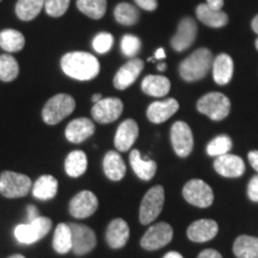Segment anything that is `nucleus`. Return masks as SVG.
I'll return each instance as SVG.
<instances>
[{
    "label": "nucleus",
    "instance_id": "obj_15",
    "mask_svg": "<svg viewBox=\"0 0 258 258\" xmlns=\"http://www.w3.org/2000/svg\"><path fill=\"white\" fill-rule=\"evenodd\" d=\"M214 169L219 175L227 178H237L245 172V163L240 157L234 154H224L217 157L214 161Z\"/></svg>",
    "mask_w": 258,
    "mask_h": 258
},
{
    "label": "nucleus",
    "instance_id": "obj_40",
    "mask_svg": "<svg viewBox=\"0 0 258 258\" xmlns=\"http://www.w3.org/2000/svg\"><path fill=\"white\" fill-rule=\"evenodd\" d=\"M247 196L252 202H258V175L253 176L247 185Z\"/></svg>",
    "mask_w": 258,
    "mask_h": 258
},
{
    "label": "nucleus",
    "instance_id": "obj_39",
    "mask_svg": "<svg viewBox=\"0 0 258 258\" xmlns=\"http://www.w3.org/2000/svg\"><path fill=\"white\" fill-rule=\"evenodd\" d=\"M114 44V37L109 32H101L93 38L92 47L98 54H105L111 49Z\"/></svg>",
    "mask_w": 258,
    "mask_h": 258
},
{
    "label": "nucleus",
    "instance_id": "obj_32",
    "mask_svg": "<svg viewBox=\"0 0 258 258\" xmlns=\"http://www.w3.org/2000/svg\"><path fill=\"white\" fill-rule=\"evenodd\" d=\"M53 247L57 253H67L72 250V232L70 225L59 224L54 232Z\"/></svg>",
    "mask_w": 258,
    "mask_h": 258
},
{
    "label": "nucleus",
    "instance_id": "obj_4",
    "mask_svg": "<svg viewBox=\"0 0 258 258\" xmlns=\"http://www.w3.org/2000/svg\"><path fill=\"white\" fill-rule=\"evenodd\" d=\"M198 110L213 121H221L231 110V102L224 93L211 92L199 99Z\"/></svg>",
    "mask_w": 258,
    "mask_h": 258
},
{
    "label": "nucleus",
    "instance_id": "obj_46",
    "mask_svg": "<svg viewBox=\"0 0 258 258\" xmlns=\"http://www.w3.org/2000/svg\"><path fill=\"white\" fill-rule=\"evenodd\" d=\"M165 57H166L165 50H164L163 48H159V49H157V51H156V59L163 60V59H165Z\"/></svg>",
    "mask_w": 258,
    "mask_h": 258
},
{
    "label": "nucleus",
    "instance_id": "obj_25",
    "mask_svg": "<svg viewBox=\"0 0 258 258\" xmlns=\"http://www.w3.org/2000/svg\"><path fill=\"white\" fill-rule=\"evenodd\" d=\"M196 16L203 24L211 28H222L228 23V16L224 11L212 9L207 4H200L198 6Z\"/></svg>",
    "mask_w": 258,
    "mask_h": 258
},
{
    "label": "nucleus",
    "instance_id": "obj_35",
    "mask_svg": "<svg viewBox=\"0 0 258 258\" xmlns=\"http://www.w3.org/2000/svg\"><path fill=\"white\" fill-rule=\"evenodd\" d=\"M19 64L14 56L9 54L0 55V80L3 82H12L18 77Z\"/></svg>",
    "mask_w": 258,
    "mask_h": 258
},
{
    "label": "nucleus",
    "instance_id": "obj_50",
    "mask_svg": "<svg viewBox=\"0 0 258 258\" xmlns=\"http://www.w3.org/2000/svg\"><path fill=\"white\" fill-rule=\"evenodd\" d=\"M165 70H166V63H159V64H158V71H160V72H164Z\"/></svg>",
    "mask_w": 258,
    "mask_h": 258
},
{
    "label": "nucleus",
    "instance_id": "obj_30",
    "mask_svg": "<svg viewBox=\"0 0 258 258\" xmlns=\"http://www.w3.org/2000/svg\"><path fill=\"white\" fill-rule=\"evenodd\" d=\"M25 38L22 32L14 29H5L0 32V47L9 53H16L24 48Z\"/></svg>",
    "mask_w": 258,
    "mask_h": 258
},
{
    "label": "nucleus",
    "instance_id": "obj_1",
    "mask_svg": "<svg viewBox=\"0 0 258 258\" xmlns=\"http://www.w3.org/2000/svg\"><path fill=\"white\" fill-rule=\"evenodd\" d=\"M61 69L70 78L85 82L96 78L101 66L92 54L86 51H71L64 54L61 59Z\"/></svg>",
    "mask_w": 258,
    "mask_h": 258
},
{
    "label": "nucleus",
    "instance_id": "obj_16",
    "mask_svg": "<svg viewBox=\"0 0 258 258\" xmlns=\"http://www.w3.org/2000/svg\"><path fill=\"white\" fill-rule=\"evenodd\" d=\"M144 70V62L140 59H132L124 63L116 73L114 86L117 90H125L133 84Z\"/></svg>",
    "mask_w": 258,
    "mask_h": 258
},
{
    "label": "nucleus",
    "instance_id": "obj_29",
    "mask_svg": "<svg viewBox=\"0 0 258 258\" xmlns=\"http://www.w3.org/2000/svg\"><path fill=\"white\" fill-rule=\"evenodd\" d=\"M88 169V157L83 151H72L64 160V170L71 177L82 176Z\"/></svg>",
    "mask_w": 258,
    "mask_h": 258
},
{
    "label": "nucleus",
    "instance_id": "obj_27",
    "mask_svg": "<svg viewBox=\"0 0 258 258\" xmlns=\"http://www.w3.org/2000/svg\"><path fill=\"white\" fill-rule=\"evenodd\" d=\"M59 183L55 177L50 175H43L38 178L32 185V195L42 201L51 200L56 196Z\"/></svg>",
    "mask_w": 258,
    "mask_h": 258
},
{
    "label": "nucleus",
    "instance_id": "obj_3",
    "mask_svg": "<svg viewBox=\"0 0 258 258\" xmlns=\"http://www.w3.org/2000/svg\"><path fill=\"white\" fill-rule=\"evenodd\" d=\"M76 109V101L67 93H59L48 101L42 110V118L47 124L54 125L72 114Z\"/></svg>",
    "mask_w": 258,
    "mask_h": 258
},
{
    "label": "nucleus",
    "instance_id": "obj_51",
    "mask_svg": "<svg viewBox=\"0 0 258 258\" xmlns=\"http://www.w3.org/2000/svg\"><path fill=\"white\" fill-rule=\"evenodd\" d=\"M9 258H25L24 256H22V254H14V256L9 257Z\"/></svg>",
    "mask_w": 258,
    "mask_h": 258
},
{
    "label": "nucleus",
    "instance_id": "obj_21",
    "mask_svg": "<svg viewBox=\"0 0 258 258\" xmlns=\"http://www.w3.org/2000/svg\"><path fill=\"white\" fill-rule=\"evenodd\" d=\"M106 243L111 249H121L129 239V226L123 219H114L106 228Z\"/></svg>",
    "mask_w": 258,
    "mask_h": 258
},
{
    "label": "nucleus",
    "instance_id": "obj_31",
    "mask_svg": "<svg viewBox=\"0 0 258 258\" xmlns=\"http://www.w3.org/2000/svg\"><path fill=\"white\" fill-rule=\"evenodd\" d=\"M44 8V0H18L16 4V15L22 21L28 22L40 15Z\"/></svg>",
    "mask_w": 258,
    "mask_h": 258
},
{
    "label": "nucleus",
    "instance_id": "obj_23",
    "mask_svg": "<svg viewBox=\"0 0 258 258\" xmlns=\"http://www.w3.org/2000/svg\"><path fill=\"white\" fill-rule=\"evenodd\" d=\"M103 170L109 179L118 182L125 175V164L120 153L109 151L103 159Z\"/></svg>",
    "mask_w": 258,
    "mask_h": 258
},
{
    "label": "nucleus",
    "instance_id": "obj_2",
    "mask_svg": "<svg viewBox=\"0 0 258 258\" xmlns=\"http://www.w3.org/2000/svg\"><path fill=\"white\" fill-rule=\"evenodd\" d=\"M213 64L212 51L200 48L179 64V74L185 82H196L205 78Z\"/></svg>",
    "mask_w": 258,
    "mask_h": 258
},
{
    "label": "nucleus",
    "instance_id": "obj_26",
    "mask_svg": "<svg viewBox=\"0 0 258 258\" xmlns=\"http://www.w3.org/2000/svg\"><path fill=\"white\" fill-rule=\"evenodd\" d=\"M171 84L170 80L164 76H150L145 77L141 83V90L148 96L152 97H164L170 91Z\"/></svg>",
    "mask_w": 258,
    "mask_h": 258
},
{
    "label": "nucleus",
    "instance_id": "obj_6",
    "mask_svg": "<svg viewBox=\"0 0 258 258\" xmlns=\"http://www.w3.org/2000/svg\"><path fill=\"white\" fill-rule=\"evenodd\" d=\"M164 201H165V191L163 186L156 185L148 190L140 205L139 218L141 224L148 225L156 220L163 209Z\"/></svg>",
    "mask_w": 258,
    "mask_h": 258
},
{
    "label": "nucleus",
    "instance_id": "obj_28",
    "mask_svg": "<svg viewBox=\"0 0 258 258\" xmlns=\"http://www.w3.org/2000/svg\"><path fill=\"white\" fill-rule=\"evenodd\" d=\"M233 253L237 258H258V238L240 235L233 244Z\"/></svg>",
    "mask_w": 258,
    "mask_h": 258
},
{
    "label": "nucleus",
    "instance_id": "obj_19",
    "mask_svg": "<svg viewBox=\"0 0 258 258\" xmlns=\"http://www.w3.org/2000/svg\"><path fill=\"white\" fill-rule=\"evenodd\" d=\"M95 123L86 117L71 121L64 131L66 139L72 144H80L95 133Z\"/></svg>",
    "mask_w": 258,
    "mask_h": 258
},
{
    "label": "nucleus",
    "instance_id": "obj_20",
    "mask_svg": "<svg viewBox=\"0 0 258 258\" xmlns=\"http://www.w3.org/2000/svg\"><path fill=\"white\" fill-rule=\"evenodd\" d=\"M179 109V104L176 99L169 98L165 101L151 103L147 109V117L152 123H163L172 117Z\"/></svg>",
    "mask_w": 258,
    "mask_h": 258
},
{
    "label": "nucleus",
    "instance_id": "obj_48",
    "mask_svg": "<svg viewBox=\"0 0 258 258\" xmlns=\"http://www.w3.org/2000/svg\"><path fill=\"white\" fill-rule=\"evenodd\" d=\"M251 27H252V29H253V31L256 32V34L258 35V15L256 16V17L253 18V21H252V23H251Z\"/></svg>",
    "mask_w": 258,
    "mask_h": 258
},
{
    "label": "nucleus",
    "instance_id": "obj_38",
    "mask_svg": "<svg viewBox=\"0 0 258 258\" xmlns=\"http://www.w3.org/2000/svg\"><path fill=\"white\" fill-rule=\"evenodd\" d=\"M71 0H44V9L50 17H61L69 10Z\"/></svg>",
    "mask_w": 258,
    "mask_h": 258
},
{
    "label": "nucleus",
    "instance_id": "obj_43",
    "mask_svg": "<svg viewBox=\"0 0 258 258\" xmlns=\"http://www.w3.org/2000/svg\"><path fill=\"white\" fill-rule=\"evenodd\" d=\"M27 213H28V219H29V222L34 221L35 219H37L40 217V213H38V209L37 207H35V206H28L27 207Z\"/></svg>",
    "mask_w": 258,
    "mask_h": 258
},
{
    "label": "nucleus",
    "instance_id": "obj_36",
    "mask_svg": "<svg viewBox=\"0 0 258 258\" xmlns=\"http://www.w3.org/2000/svg\"><path fill=\"white\" fill-rule=\"evenodd\" d=\"M231 148V138L227 135H218L207 145V153L211 157H220L230 152Z\"/></svg>",
    "mask_w": 258,
    "mask_h": 258
},
{
    "label": "nucleus",
    "instance_id": "obj_12",
    "mask_svg": "<svg viewBox=\"0 0 258 258\" xmlns=\"http://www.w3.org/2000/svg\"><path fill=\"white\" fill-rule=\"evenodd\" d=\"M171 143L178 157H188L194 148L191 129L185 122L177 121L171 127Z\"/></svg>",
    "mask_w": 258,
    "mask_h": 258
},
{
    "label": "nucleus",
    "instance_id": "obj_13",
    "mask_svg": "<svg viewBox=\"0 0 258 258\" xmlns=\"http://www.w3.org/2000/svg\"><path fill=\"white\" fill-rule=\"evenodd\" d=\"M98 208V199L90 190L77 194L70 202V214L76 219H85L95 214Z\"/></svg>",
    "mask_w": 258,
    "mask_h": 258
},
{
    "label": "nucleus",
    "instance_id": "obj_41",
    "mask_svg": "<svg viewBox=\"0 0 258 258\" xmlns=\"http://www.w3.org/2000/svg\"><path fill=\"white\" fill-rule=\"evenodd\" d=\"M140 9L146 10V11H154L158 8L157 0H134Z\"/></svg>",
    "mask_w": 258,
    "mask_h": 258
},
{
    "label": "nucleus",
    "instance_id": "obj_37",
    "mask_svg": "<svg viewBox=\"0 0 258 258\" xmlns=\"http://www.w3.org/2000/svg\"><path fill=\"white\" fill-rule=\"evenodd\" d=\"M141 49V41L134 35H124L121 40V50L125 56L133 57Z\"/></svg>",
    "mask_w": 258,
    "mask_h": 258
},
{
    "label": "nucleus",
    "instance_id": "obj_53",
    "mask_svg": "<svg viewBox=\"0 0 258 258\" xmlns=\"http://www.w3.org/2000/svg\"><path fill=\"white\" fill-rule=\"evenodd\" d=\"M0 2H2V0H0Z\"/></svg>",
    "mask_w": 258,
    "mask_h": 258
},
{
    "label": "nucleus",
    "instance_id": "obj_47",
    "mask_svg": "<svg viewBox=\"0 0 258 258\" xmlns=\"http://www.w3.org/2000/svg\"><path fill=\"white\" fill-rule=\"evenodd\" d=\"M163 258H184L179 252H176V251H171V252H167Z\"/></svg>",
    "mask_w": 258,
    "mask_h": 258
},
{
    "label": "nucleus",
    "instance_id": "obj_52",
    "mask_svg": "<svg viewBox=\"0 0 258 258\" xmlns=\"http://www.w3.org/2000/svg\"><path fill=\"white\" fill-rule=\"evenodd\" d=\"M256 49L258 50V38L256 40Z\"/></svg>",
    "mask_w": 258,
    "mask_h": 258
},
{
    "label": "nucleus",
    "instance_id": "obj_8",
    "mask_svg": "<svg viewBox=\"0 0 258 258\" xmlns=\"http://www.w3.org/2000/svg\"><path fill=\"white\" fill-rule=\"evenodd\" d=\"M183 196L190 205L200 208L211 207L214 201L213 190L201 179H191L183 188Z\"/></svg>",
    "mask_w": 258,
    "mask_h": 258
},
{
    "label": "nucleus",
    "instance_id": "obj_49",
    "mask_svg": "<svg viewBox=\"0 0 258 258\" xmlns=\"http://www.w3.org/2000/svg\"><path fill=\"white\" fill-rule=\"evenodd\" d=\"M102 99V96H101V93H96V95H93L92 96V102L93 103H97V102H99Z\"/></svg>",
    "mask_w": 258,
    "mask_h": 258
},
{
    "label": "nucleus",
    "instance_id": "obj_34",
    "mask_svg": "<svg viewBox=\"0 0 258 258\" xmlns=\"http://www.w3.org/2000/svg\"><path fill=\"white\" fill-rule=\"evenodd\" d=\"M114 16L118 23L122 25H127V27L137 24L139 17H140L138 10L133 5L128 4V3H121V4L116 6Z\"/></svg>",
    "mask_w": 258,
    "mask_h": 258
},
{
    "label": "nucleus",
    "instance_id": "obj_11",
    "mask_svg": "<svg viewBox=\"0 0 258 258\" xmlns=\"http://www.w3.org/2000/svg\"><path fill=\"white\" fill-rule=\"evenodd\" d=\"M71 232H72V250L78 256L89 253L95 249L97 244V238L93 230L89 226L82 224H69Z\"/></svg>",
    "mask_w": 258,
    "mask_h": 258
},
{
    "label": "nucleus",
    "instance_id": "obj_33",
    "mask_svg": "<svg viewBox=\"0 0 258 258\" xmlns=\"http://www.w3.org/2000/svg\"><path fill=\"white\" fill-rule=\"evenodd\" d=\"M77 6L92 19H101L106 12V0H77Z\"/></svg>",
    "mask_w": 258,
    "mask_h": 258
},
{
    "label": "nucleus",
    "instance_id": "obj_18",
    "mask_svg": "<svg viewBox=\"0 0 258 258\" xmlns=\"http://www.w3.org/2000/svg\"><path fill=\"white\" fill-rule=\"evenodd\" d=\"M218 224L211 219H201L194 221L188 227L186 234L191 241L195 243H205L213 239L218 234Z\"/></svg>",
    "mask_w": 258,
    "mask_h": 258
},
{
    "label": "nucleus",
    "instance_id": "obj_7",
    "mask_svg": "<svg viewBox=\"0 0 258 258\" xmlns=\"http://www.w3.org/2000/svg\"><path fill=\"white\" fill-rule=\"evenodd\" d=\"M51 228L49 218L38 217L29 224L18 225L15 228V237L22 244H32L46 237Z\"/></svg>",
    "mask_w": 258,
    "mask_h": 258
},
{
    "label": "nucleus",
    "instance_id": "obj_24",
    "mask_svg": "<svg viewBox=\"0 0 258 258\" xmlns=\"http://www.w3.org/2000/svg\"><path fill=\"white\" fill-rule=\"evenodd\" d=\"M233 76V60L227 54H220L213 61V77L218 85H227Z\"/></svg>",
    "mask_w": 258,
    "mask_h": 258
},
{
    "label": "nucleus",
    "instance_id": "obj_42",
    "mask_svg": "<svg viewBox=\"0 0 258 258\" xmlns=\"http://www.w3.org/2000/svg\"><path fill=\"white\" fill-rule=\"evenodd\" d=\"M198 258H222V256L220 254V252H218L217 250L207 249L202 251V252L199 254Z\"/></svg>",
    "mask_w": 258,
    "mask_h": 258
},
{
    "label": "nucleus",
    "instance_id": "obj_17",
    "mask_svg": "<svg viewBox=\"0 0 258 258\" xmlns=\"http://www.w3.org/2000/svg\"><path fill=\"white\" fill-rule=\"evenodd\" d=\"M139 135L138 123L132 118L125 120L118 125L116 135L114 139L115 147L120 152H127L131 150L135 141H137Z\"/></svg>",
    "mask_w": 258,
    "mask_h": 258
},
{
    "label": "nucleus",
    "instance_id": "obj_5",
    "mask_svg": "<svg viewBox=\"0 0 258 258\" xmlns=\"http://www.w3.org/2000/svg\"><path fill=\"white\" fill-rule=\"evenodd\" d=\"M31 188L32 182L28 176L14 171H4L0 175V194L5 198H23Z\"/></svg>",
    "mask_w": 258,
    "mask_h": 258
},
{
    "label": "nucleus",
    "instance_id": "obj_10",
    "mask_svg": "<svg viewBox=\"0 0 258 258\" xmlns=\"http://www.w3.org/2000/svg\"><path fill=\"white\" fill-rule=\"evenodd\" d=\"M123 111V103L118 98H102L92 106L91 115L98 123L108 124L117 120Z\"/></svg>",
    "mask_w": 258,
    "mask_h": 258
},
{
    "label": "nucleus",
    "instance_id": "obj_45",
    "mask_svg": "<svg viewBox=\"0 0 258 258\" xmlns=\"http://www.w3.org/2000/svg\"><path fill=\"white\" fill-rule=\"evenodd\" d=\"M207 5L211 6L212 9L221 10L224 6V0H207Z\"/></svg>",
    "mask_w": 258,
    "mask_h": 258
},
{
    "label": "nucleus",
    "instance_id": "obj_22",
    "mask_svg": "<svg viewBox=\"0 0 258 258\" xmlns=\"http://www.w3.org/2000/svg\"><path fill=\"white\" fill-rule=\"evenodd\" d=\"M129 163L133 171L139 178L143 180H150L156 176L157 164L156 161L144 159L138 150H133L129 154Z\"/></svg>",
    "mask_w": 258,
    "mask_h": 258
},
{
    "label": "nucleus",
    "instance_id": "obj_9",
    "mask_svg": "<svg viewBox=\"0 0 258 258\" xmlns=\"http://www.w3.org/2000/svg\"><path fill=\"white\" fill-rule=\"evenodd\" d=\"M173 237L172 227L166 222H158V224L151 226L141 238V246L145 250L153 251L161 249L171 241Z\"/></svg>",
    "mask_w": 258,
    "mask_h": 258
},
{
    "label": "nucleus",
    "instance_id": "obj_14",
    "mask_svg": "<svg viewBox=\"0 0 258 258\" xmlns=\"http://www.w3.org/2000/svg\"><path fill=\"white\" fill-rule=\"evenodd\" d=\"M198 35V25L192 18L185 17L179 22L175 36L171 40V46L176 51H183L191 46Z\"/></svg>",
    "mask_w": 258,
    "mask_h": 258
},
{
    "label": "nucleus",
    "instance_id": "obj_44",
    "mask_svg": "<svg viewBox=\"0 0 258 258\" xmlns=\"http://www.w3.org/2000/svg\"><path fill=\"white\" fill-rule=\"evenodd\" d=\"M247 158H249L251 166L258 172V151H251V152L247 154Z\"/></svg>",
    "mask_w": 258,
    "mask_h": 258
}]
</instances>
